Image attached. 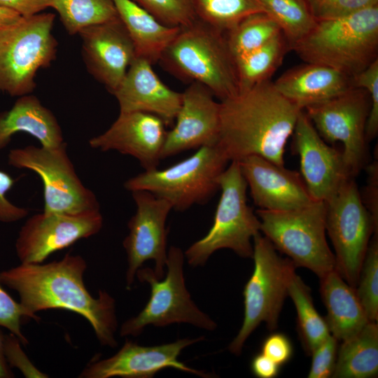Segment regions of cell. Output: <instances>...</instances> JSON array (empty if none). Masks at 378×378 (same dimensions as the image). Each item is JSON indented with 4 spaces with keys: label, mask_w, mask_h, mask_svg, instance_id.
<instances>
[{
    "label": "cell",
    "mask_w": 378,
    "mask_h": 378,
    "mask_svg": "<svg viewBox=\"0 0 378 378\" xmlns=\"http://www.w3.org/2000/svg\"><path fill=\"white\" fill-rule=\"evenodd\" d=\"M370 109L368 92L356 87L303 109L323 139L344 145V158L354 178L368 164L365 132Z\"/></svg>",
    "instance_id": "obj_13"
},
{
    "label": "cell",
    "mask_w": 378,
    "mask_h": 378,
    "mask_svg": "<svg viewBox=\"0 0 378 378\" xmlns=\"http://www.w3.org/2000/svg\"><path fill=\"white\" fill-rule=\"evenodd\" d=\"M85 259L66 254L61 260L48 263H21L0 272V282L14 290L20 302L34 320L39 311L58 309L82 316L92 326L99 342L114 348L118 345L115 302L106 291L98 298L91 295L85 286Z\"/></svg>",
    "instance_id": "obj_1"
},
{
    "label": "cell",
    "mask_w": 378,
    "mask_h": 378,
    "mask_svg": "<svg viewBox=\"0 0 378 378\" xmlns=\"http://www.w3.org/2000/svg\"><path fill=\"white\" fill-rule=\"evenodd\" d=\"M158 62L178 78L202 84L220 101L239 94L235 61L225 33L197 19L181 27Z\"/></svg>",
    "instance_id": "obj_4"
},
{
    "label": "cell",
    "mask_w": 378,
    "mask_h": 378,
    "mask_svg": "<svg viewBox=\"0 0 378 378\" xmlns=\"http://www.w3.org/2000/svg\"><path fill=\"white\" fill-rule=\"evenodd\" d=\"M378 373V326L369 321L338 346L333 378H370Z\"/></svg>",
    "instance_id": "obj_27"
},
{
    "label": "cell",
    "mask_w": 378,
    "mask_h": 378,
    "mask_svg": "<svg viewBox=\"0 0 378 378\" xmlns=\"http://www.w3.org/2000/svg\"><path fill=\"white\" fill-rule=\"evenodd\" d=\"M338 350V340L331 334L311 353L312 356L309 378L332 377Z\"/></svg>",
    "instance_id": "obj_39"
},
{
    "label": "cell",
    "mask_w": 378,
    "mask_h": 378,
    "mask_svg": "<svg viewBox=\"0 0 378 378\" xmlns=\"http://www.w3.org/2000/svg\"><path fill=\"white\" fill-rule=\"evenodd\" d=\"M118 17L134 47L136 57L153 64L181 27L165 25L132 0H113Z\"/></svg>",
    "instance_id": "obj_26"
},
{
    "label": "cell",
    "mask_w": 378,
    "mask_h": 378,
    "mask_svg": "<svg viewBox=\"0 0 378 378\" xmlns=\"http://www.w3.org/2000/svg\"><path fill=\"white\" fill-rule=\"evenodd\" d=\"M52 0H0V6L10 9L22 18H29L52 6Z\"/></svg>",
    "instance_id": "obj_44"
},
{
    "label": "cell",
    "mask_w": 378,
    "mask_h": 378,
    "mask_svg": "<svg viewBox=\"0 0 378 378\" xmlns=\"http://www.w3.org/2000/svg\"><path fill=\"white\" fill-rule=\"evenodd\" d=\"M199 83L182 93L180 109L173 128L167 132L162 159L204 146L216 145L220 131V102Z\"/></svg>",
    "instance_id": "obj_18"
},
{
    "label": "cell",
    "mask_w": 378,
    "mask_h": 378,
    "mask_svg": "<svg viewBox=\"0 0 378 378\" xmlns=\"http://www.w3.org/2000/svg\"><path fill=\"white\" fill-rule=\"evenodd\" d=\"M319 279L330 334L341 342L353 337L369 322L355 288L335 269Z\"/></svg>",
    "instance_id": "obj_25"
},
{
    "label": "cell",
    "mask_w": 378,
    "mask_h": 378,
    "mask_svg": "<svg viewBox=\"0 0 378 378\" xmlns=\"http://www.w3.org/2000/svg\"><path fill=\"white\" fill-rule=\"evenodd\" d=\"M220 197L208 233L185 252L188 263L204 265L215 251L228 248L244 258H252L251 239L260 232V221L247 203V183L239 162L231 161L218 178Z\"/></svg>",
    "instance_id": "obj_5"
},
{
    "label": "cell",
    "mask_w": 378,
    "mask_h": 378,
    "mask_svg": "<svg viewBox=\"0 0 378 378\" xmlns=\"http://www.w3.org/2000/svg\"><path fill=\"white\" fill-rule=\"evenodd\" d=\"M132 1L167 26L184 27L197 20L190 0Z\"/></svg>",
    "instance_id": "obj_35"
},
{
    "label": "cell",
    "mask_w": 378,
    "mask_h": 378,
    "mask_svg": "<svg viewBox=\"0 0 378 378\" xmlns=\"http://www.w3.org/2000/svg\"><path fill=\"white\" fill-rule=\"evenodd\" d=\"M326 203V232L331 239L335 270L356 288L375 222L363 204L355 178H349Z\"/></svg>",
    "instance_id": "obj_11"
},
{
    "label": "cell",
    "mask_w": 378,
    "mask_h": 378,
    "mask_svg": "<svg viewBox=\"0 0 378 378\" xmlns=\"http://www.w3.org/2000/svg\"><path fill=\"white\" fill-rule=\"evenodd\" d=\"M262 352L279 366L289 361L293 355V345L282 333H273L263 342Z\"/></svg>",
    "instance_id": "obj_42"
},
{
    "label": "cell",
    "mask_w": 378,
    "mask_h": 378,
    "mask_svg": "<svg viewBox=\"0 0 378 378\" xmlns=\"http://www.w3.org/2000/svg\"><path fill=\"white\" fill-rule=\"evenodd\" d=\"M204 339H181L174 342L141 346L127 340L122 348L111 357L89 363L78 376L81 378H151L164 368H172L202 377L210 374L191 368L178 360L183 349Z\"/></svg>",
    "instance_id": "obj_17"
},
{
    "label": "cell",
    "mask_w": 378,
    "mask_h": 378,
    "mask_svg": "<svg viewBox=\"0 0 378 378\" xmlns=\"http://www.w3.org/2000/svg\"><path fill=\"white\" fill-rule=\"evenodd\" d=\"M55 18L51 13H40L0 29V92L21 97L35 88L36 72L56 56Z\"/></svg>",
    "instance_id": "obj_10"
},
{
    "label": "cell",
    "mask_w": 378,
    "mask_h": 378,
    "mask_svg": "<svg viewBox=\"0 0 378 378\" xmlns=\"http://www.w3.org/2000/svg\"><path fill=\"white\" fill-rule=\"evenodd\" d=\"M356 295L369 321L378 319V239L374 234L363 262L356 286Z\"/></svg>",
    "instance_id": "obj_34"
},
{
    "label": "cell",
    "mask_w": 378,
    "mask_h": 378,
    "mask_svg": "<svg viewBox=\"0 0 378 378\" xmlns=\"http://www.w3.org/2000/svg\"><path fill=\"white\" fill-rule=\"evenodd\" d=\"M368 173L366 186L360 192L362 202L376 223H378V162L368 164L365 167Z\"/></svg>",
    "instance_id": "obj_43"
},
{
    "label": "cell",
    "mask_w": 378,
    "mask_h": 378,
    "mask_svg": "<svg viewBox=\"0 0 378 378\" xmlns=\"http://www.w3.org/2000/svg\"><path fill=\"white\" fill-rule=\"evenodd\" d=\"M352 85L365 89L370 98V109L365 132L369 143L378 133V59L352 77Z\"/></svg>",
    "instance_id": "obj_36"
},
{
    "label": "cell",
    "mask_w": 378,
    "mask_h": 378,
    "mask_svg": "<svg viewBox=\"0 0 378 378\" xmlns=\"http://www.w3.org/2000/svg\"><path fill=\"white\" fill-rule=\"evenodd\" d=\"M131 192L136 209L128 221L129 234L122 243L127 259V289L133 284L137 270L147 260L154 261L155 277H163L167 258L165 223L172 209L169 202L148 191Z\"/></svg>",
    "instance_id": "obj_15"
},
{
    "label": "cell",
    "mask_w": 378,
    "mask_h": 378,
    "mask_svg": "<svg viewBox=\"0 0 378 378\" xmlns=\"http://www.w3.org/2000/svg\"><path fill=\"white\" fill-rule=\"evenodd\" d=\"M112 94L120 113H151L166 125L174 122L182 102V93L169 88L159 78L149 62L136 57Z\"/></svg>",
    "instance_id": "obj_22"
},
{
    "label": "cell",
    "mask_w": 378,
    "mask_h": 378,
    "mask_svg": "<svg viewBox=\"0 0 378 378\" xmlns=\"http://www.w3.org/2000/svg\"><path fill=\"white\" fill-rule=\"evenodd\" d=\"M20 344L18 338L12 333L4 336L3 351L9 365L17 368L26 377H48L31 363L21 349Z\"/></svg>",
    "instance_id": "obj_40"
},
{
    "label": "cell",
    "mask_w": 378,
    "mask_h": 378,
    "mask_svg": "<svg viewBox=\"0 0 378 378\" xmlns=\"http://www.w3.org/2000/svg\"><path fill=\"white\" fill-rule=\"evenodd\" d=\"M301 109L281 94L270 80L220 101L217 145L229 162L250 155L284 167V151Z\"/></svg>",
    "instance_id": "obj_2"
},
{
    "label": "cell",
    "mask_w": 378,
    "mask_h": 378,
    "mask_svg": "<svg viewBox=\"0 0 378 378\" xmlns=\"http://www.w3.org/2000/svg\"><path fill=\"white\" fill-rule=\"evenodd\" d=\"M282 33L278 24L265 13L251 14L225 33L234 61L262 46Z\"/></svg>",
    "instance_id": "obj_30"
},
{
    "label": "cell",
    "mask_w": 378,
    "mask_h": 378,
    "mask_svg": "<svg viewBox=\"0 0 378 378\" xmlns=\"http://www.w3.org/2000/svg\"><path fill=\"white\" fill-rule=\"evenodd\" d=\"M51 7L71 35L118 18L113 0H52Z\"/></svg>",
    "instance_id": "obj_31"
},
{
    "label": "cell",
    "mask_w": 378,
    "mask_h": 378,
    "mask_svg": "<svg viewBox=\"0 0 378 378\" xmlns=\"http://www.w3.org/2000/svg\"><path fill=\"white\" fill-rule=\"evenodd\" d=\"M279 365L264 355L257 354L252 360L251 368L253 374L259 378H274L279 372Z\"/></svg>",
    "instance_id": "obj_45"
},
{
    "label": "cell",
    "mask_w": 378,
    "mask_h": 378,
    "mask_svg": "<svg viewBox=\"0 0 378 378\" xmlns=\"http://www.w3.org/2000/svg\"><path fill=\"white\" fill-rule=\"evenodd\" d=\"M198 20L226 33L246 16L263 12L257 0H190Z\"/></svg>",
    "instance_id": "obj_33"
},
{
    "label": "cell",
    "mask_w": 378,
    "mask_h": 378,
    "mask_svg": "<svg viewBox=\"0 0 378 378\" xmlns=\"http://www.w3.org/2000/svg\"><path fill=\"white\" fill-rule=\"evenodd\" d=\"M253 272L243 292L244 316L241 328L228 350L239 356L250 335L264 322L272 331L277 328L280 313L288 294V285L297 267L281 257L273 244L261 232L253 238Z\"/></svg>",
    "instance_id": "obj_7"
},
{
    "label": "cell",
    "mask_w": 378,
    "mask_h": 378,
    "mask_svg": "<svg viewBox=\"0 0 378 378\" xmlns=\"http://www.w3.org/2000/svg\"><path fill=\"white\" fill-rule=\"evenodd\" d=\"M102 225L100 210L34 214L26 220L18 233L17 255L21 263H42L52 253L97 234Z\"/></svg>",
    "instance_id": "obj_14"
},
{
    "label": "cell",
    "mask_w": 378,
    "mask_h": 378,
    "mask_svg": "<svg viewBox=\"0 0 378 378\" xmlns=\"http://www.w3.org/2000/svg\"><path fill=\"white\" fill-rule=\"evenodd\" d=\"M229 162L217 145L204 146L190 157L164 169H157L127 180L130 192L146 190L163 198L178 211L205 204L219 189L218 178Z\"/></svg>",
    "instance_id": "obj_8"
},
{
    "label": "cell",
    "mask_w": 378,
    "mask_h": 378,
    "mask_svg": "<svg viewBox=\"0 0 378 378\" xmlns=\"http://www.w3.org/2000/svg\"><path fill=\"white\" fill-rule=\"evenodd\" d=\"M8 162L33 171L43 185L44 212L79 214L99 210L94 193L78 176L66 152V144L55 148L27 146L15 148Z\"/></svg>",
    "instance_id": "obj_12"
},
{
    "label": "cell",
    "mask_w": 378,
    "mask_h": 378,
    "mask_svg": "<svg viewBox=\"0 0 378 378\" xmlns=\"http://www.w3.org/2000/svg\"><path fill=\"white\" fill-rule=\"evenodd\" d=\"M263 12L279 27L289 47L304 37L314 26L306 0H257Z\"/></svg>",
    "instance_id": "obj_32"
},
{
    "label": "cell",
    "mask_w": 378,
    "mask_h": 378,
    "mask_svg": "<svg viewBox=\"0 0 378 378\" xmlns=\"http://www.w3.org/2000/svg\"><path fill=\"white\" fill-rule=\"evenodd\" d=\"M20 132L33 136L46 148L57 147L64 142L54 114L30 94L21 96L10 109L0 113V150L9 144L13 134Z\"/></svg>",
    "instance_id": "obj_24"
},
{
    "label": "cell",
    "mask_w": 378,
    "mask_h": 378,
    "mask_svg": "<svg viewBox=\"0 0 378 378\" xmlns=\"http://www.w3.org/2000/svg\"><path fill=\"white\" fill-rule=\"evenodd\" d=\"M292 135L293 150L300 158V174L309 195L314 200L327 202L352 177L342 151L325 142L304 110Z\"/></svg>",
    "instance_id": "obj_16"
},
{
    "label": "cell",
    "mask_w": 378,
    "mask_h": 378,
    "mask_svg": "<svg viewBox=\"0 0 378 378\" xmlns=\"http://www.w3.org/2000/svg\"><path fill=\"white\" fill-rule=\"evenodd\" d=\"M288 49L289 44L281 33L262 46L236 59L239 93L269 80Z\"/></svg>",
    "instance_id": "obj_28"
},
{
    "label": "cell",
    "mask_w": 378,
    "mask_h": 378,
    "mask_svg": "<svg viewBox=\"0 0 378 378\" xmlns=\"http://www.w3.org/2000/svg\"><path fill=\"white\" fill-rule=\"evenodd\" d=\"M184 254L175 246L167 252V276L155 277L150 267H140L136 276L150 286V297L138 315L125 321L120 327L121 337L139 335L147 326H167L172 323H189L209 331L217 324L202 312L192 300L183 274Z\"/></svg>",
    "instance_id": "obj_9"
},
{
    "label": "cell",
    "mask_w": 378,
    "mask_h": 378,
    "mask_svg": "<svg viewBox=\"0 0 378 378\" xmlns=\"http://www.w3.org/2000/svg\"><path fill=\"white\" fill-rule=\"evenodd\" d=\"M290 49L305 62L326 65L352 78L378 59V5L316 20Z\"/></svg>",
    "instance_id": "obj_3"
},
{
    "label": "cell",
    "mask_w": 378,
    "mask_h": 378,
    "mask_svg": "<svg viewBox=\"0 0 378 378\" xmlns=\"http://www.w3.org/2000/svg\"><path fill=\"white\" fill-rule=\"evenodd\" d=\"M166 125L159 117L145 112L120 113L102 134L89 140L91 148L116 150L135 158L145 171L158 168L166 139Z\"/></svg>",
    "instance_id": "obj_19"
},
{
    "label": "cell",
    "mask_w": 378,
    "mask_h": 378,
    "mask_svg": "<svg viewBox=\"0 0 378 378\" xmlns=\"http://www.w3.org/2000/svg\"><path fill=\"white\" fill-rule=\"evenodd\" d=\"M237 162L253 202L260 209L290 211L314 201L300 173L258 155L247 156Z\"/></svg>",
    "instance_id": "obj_21"
},
{
    "label": "cell",
    "mask_w": 378,
    "mask_h": 378,
    "mask_svg": "<svg viewBox=\"0 0 378 378\" xmlns=\"http://www.w3.org/2000/svg\"><path fill=\"white\" fill-rule=\"evenodd\" d=\"M1 285L0 282V326L8 330L22 344L26 345L28 340L22 332L21 319L23 317L33 318L32 316L20 302L14 300Z\"/></svg>",
    "instance_id": "obj_38"
},
{
    "label": "cell",
    "mask_w": 378,
    "mask_h": 378,
    "mask_svg": "<svg viewBox=\"0 0 378 378\" xmlns=\"http://www.w3.org/2000/svg\"><path fill=\"white\" fill-rule=\"evenodd\" d=\"M288 294L296 309L298 329L303 347L310 355L330 335L327 322L316 311L309 286L295 272L290 278Z\"/></svg>",
    "instance_id": "obj_29"
},
{
    "label": "cell",
    "mask_w": 378,
    "mask_h": 378,
    "mask_svg": "<svg viewBox=\"0 0 378 378\" xmlns=\"http://www.w3.org/2000/svg\"><path fill=\"white\" fill-rule=\"evenodd\" d=\"M273 83L281 94L301 109L327 101L353 87L352 78L343 72L308 62L284 72Z\"/></svg>",
    "instance_id": "obj_23"
},
{
    "label": "cell",
    "mask_w": 378,
    "mask_h": 378,
    "mask_svg": "<svg viewBox=\"0 0 378 378\" xmlns=\"http://www.w3.org/2000/svg\"><path fill=\"white\" fill-rule=\"evenodd\" d=\"M4 336L0 331V378H10L14 377L10 371L3 351Z\"/></svg>",
    "instance_id": "obj_47"
},
{
    "label": "cell",
    "mask_w": 378,
    "mask_h": 378,
    "mask_svg": "<svg viewBox=\"0 0 378 378\" xmlns=\"http://www.w3.org/2000/svg\"><path fill=\"white\" fill-rule=\"evenodd\" d=\"M260 232L295 265L305 267L318 278L335 269V259L326 240V203L314 200L293 210L258 209Z\"/></svg>",
    "instance_id": "obj_6"
},
{
    "label": "cell",
    "mask_w": 378,
    "mask_h": 378,
    "mask_svg": "<svg viewBox=\"0 0 378 378\" xmlns=\"http://www.w3.org/2000/svg\"><path fill=\"white\" fill-rule=\"evenodd\" d=\"M23 18L17 13L0 6V29L14 26Z\"/></svg>",
    "instance_id": "obj_46"
},
{
    "label": "cell",
    "mask_w": 378,
    "mask_h": 378,
    "mask_svg": "<svg viewBox=\"0 0 378 378\" xmlns=\"http://www.w3.org/2000/svg\"><path fill=\"white\" fill-rule=\"evenodd\" d=\"M15 183V180L12 176L0 170V222L14 223L24 218L29 214L27 209L13 204L6 197Z\"/></svg>",
    "instance_id": "obj_41"
},
{
    "label": "cell",
    "mask_w": 378,
    "mask_h": 378,
    "mask_svg": "<svg viewBox=\"0 0 378 378\" xmlns=\"http://www.w3.org/2000/svg\"><path fill=\"white\" fill-rule=\"evenodd\" d=\"M89 72L113 93L136 57L133 43L119 17L79 32Z\"/></svg>",
    "instance_id": "obj_20"
},
{
    "label": "cell",
    "mask_w": 378,
    "mask_h": 378,
    "mask_svg": "<svg viewBox=\"0 0 378 378\" xmlns=\"http://www.w3.org/2000/svg\"><path fill=\"white\" fill-rule=\"evenodd\" d=\"M316 20L345 16L378 5V0H306Z\"/></svg>",
    "instance_id": "obj_37"
}]
</instances>
